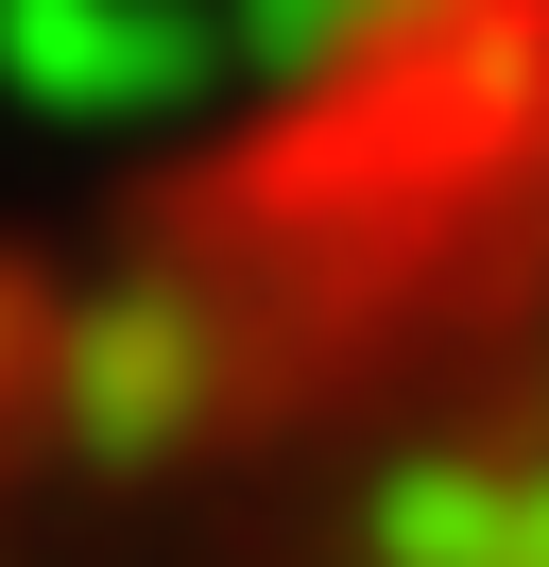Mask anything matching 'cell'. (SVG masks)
Segmentation results:
<instances>
[{
    "label": "cell",
    "instance_id": "obj_1",
    "mask_svg": "<svg viewBox=\"0 0 549 567\" xmlns=\"http://www.w3.org/2000/svg\"><path fill=\"white\" fill-rule=\"evenodd\" d=\"M0 567H549V0H361L0 292Z\"/></svg>",
    "mask_w": 549,
    "mask_h": 567
}]
</instances>
